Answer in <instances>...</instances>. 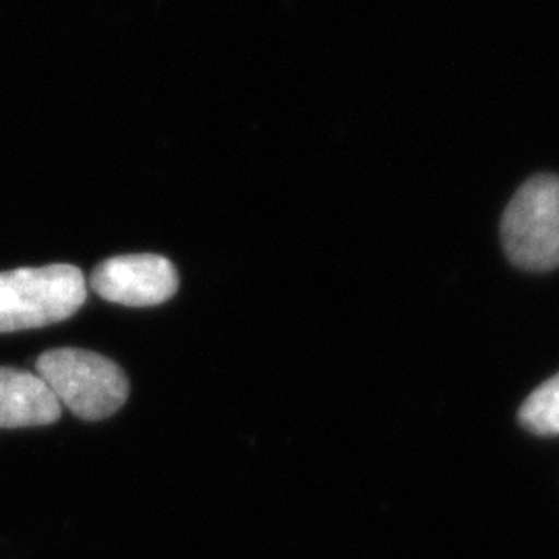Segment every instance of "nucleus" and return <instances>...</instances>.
I'll use <instances>...</instances> for the list:
<instances>
[{
    "instance_id": "1",
    "label": "nucleus",
    "mask_w": 559,
    "mask_h": 559,
    "mask_svg": "<svg viewBox=\"0 0 559 559\" xmlns=\"http://www.w3.org/2000/svg\"><path fill=\"white\" fill-rule=\"evenodd\" d=\"M85 299L87 282L75 265L0 272V334L67 320L80 311Z\"/></svg>"
},
{
    "instance_id": "2",
    "label": "nucleus",
    "mask_w": 559,
    "mask_h": 559,
    "mask_svg": "<svg viewBox=\"0 0 559 559\" xmlns=\"http://www.w3.org/2000/svg\"><path fill=\"white\" fill-rule=\"evenodd\" d=\"M36 369L60 408L67 406L80 419H106L129 399V380L119 365L90 350H48Z\"/></svg>"
},
{
    "instance_id": "3",
    "label": "nucleus",
    "mask_w": 559,
    "mask_h": 559,
    "mask_svg": "<svg viewBox=\"0 0 559 559\" xmlns=\"http://www.w3.org/2000/svg\"><path fill=\"white\" fill-rule=\"evenodd\" d=\"M501 239L508 258L524 270L559 267L558 177L539 175L520 187L503 214Z\"/></svg>"
},
{
    "instance_id": "4",
    "label": "nucleus",
    "mask_w": 559,
    "mask_h": 559,
    "mask_svg": "<svg viewBox=\"0 0 559 559\" xmlns=\"http://www.w3.org/2000/svg\"><path fill=\"white\" fill-rule=\"evenodd\" d=\"M92 288L102 299L127 307H154L175 297L179 276L170 261L160 255H120L100 263Z\"/></svg>"
},
{
    "instance_id": "5",
    "label": "nucleus",
    "mask_w": 559,
    "mask_h": 559,
    "mask_svg": "<svg viewBox=\"0 0 559 559\" xmlns=\"http://www.w3.org/2000/svg\"><path fill=\"white\" fill-rule=\"evenodd\" d=\"M59 417V402L36 373L0 367V429L40 427Z\"/></svg>"
},
{
    "instance_id": "6",
    "label": "nucleus",
    "mask_w": 559,
    "mask_h": 559,
    "mask_svg": "<svg viewBox=\"0 0 559 559\" xmlns=\"http://www.w3.org/2000/svg\"><path fill=\"white\" fill-rule=\"evenodd\" d=\"M519 419L533 433L559 436V373L524 400Z\"/></svg>"
}]
</instances>
